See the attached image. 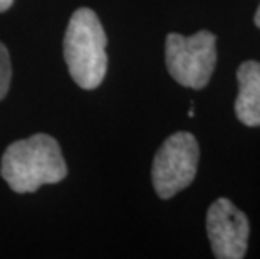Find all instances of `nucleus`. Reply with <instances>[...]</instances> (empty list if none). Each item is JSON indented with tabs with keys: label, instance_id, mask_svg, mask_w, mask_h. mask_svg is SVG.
I'll return each mask as SVG.
<instances>
[{
	"label": "nucleus",
	"instance_id": "1a4fd4ad",
	"mask_svg": "<svg viewBox=\"0 0 260 259\" xmlns=\"http://www.w3.org/2000/svg\"><path fill=\"white\" fill-rule=\"evenodd\" d=\"M253 22H255V25L260 29V5H258L257 12H255V17H253Z\"/></svg>",
	"mask_w": 260,
	"mask_h": 259
},
{
	"label": "nucleus",
	"instance_id": "423d86ee",
	"mask_svg": "<svg viewBox=\"0 0 260 259\" xmlns=\"http://www.w3.org/2000/svg\"><path fill=\"white\" fill-rule=\"evenodd\" d=\"M239 96L235 100V114L242 125L260 126V63L245 61L237 71Z\"/></svg>",
	"mask_w": 260,
	"mask_h": 259
},
{
	"label": "nucleus",
	"instance_id": "0eeeda50",
	"mask_svg": "<svg viewBox=\"0 0 260 259\" xmlns=\"http://www.w3.org/2000/svg\"><path fill=\"white\" fill-rule=\"evenodd\" d=\"M10 78H12V64L7 47L0 42V100H4L9 91Z\"/></svg>",
	"mask_w": 260,
	"mask_h": 259
},
{
	"label": "nucleus",
	"instance_id": "f257e3e1",
	"mask_svg": "<svg viewBox=\"0 0 260 259\" xmlns=\"http://www.w3.org/2000/svg\"><path fill=\"white\" fill-rule=\"evenodd\" d=\"M0 174L17 194H30L68 175V165L56 138L46 133L14 141L2 157Z\"/></svg>",
	"mask_w": 260,
	"mask_h": 259
},
{
	"label": "nucleus",
	"instance_id": "f03ea898",
	"mask_svg": "<svg viewBox=\"0 0 260 259\" xmlns=\"http://www.w3.org/2000/svg\"><path fill=\"white\" fill-rule=\"evenodd\" d=\"M106 32L91 9H77L64 36V59L82 90H96L108 71Z\"/></svg>",
	"mask_w": 260,
	"mask_h": 259
},
{
	"label": "nucleus",
	"instance_id": "39448f33",
	"mask_svg": "<svg viewBox=\"0 0 260 259\" xmlns=\"http://www.w3.org/2000/svg\"><path fill=\"white\" fill-rule=\"evenodd\" d=\"M207 234L213 256L242 259L247 254L250 224L247 216L225 197L215 200L207 212Z\"/></svg>",
	"mask_w": 260,
	"mask_h": 259
},
{
	"label": "nucleus",
	"instance_id": "6e6552de",
	"mask_svg": "<svg viewBox=\"0 0 260 259\" xmlns=\"http://www.w3.org/2000/svg\"><path fill=\"white\" fill-rule=\"evenodd\" d=\"M14 0H0V12H5L7 9L12 7Z\"/></svg>",
	"mask_w": 260,
	"mask_h": 259
},
{
	"label": "nucleus",
	"instance_id": "20e7f679",
	"mask_svg": "<svg viewBox=\"0 0 260 259\" xmlns=\"http://www.w3.org/2000/svg\"><path fill=\"white\" fill-rule=\"evenodd\" d=\"M200 147L188 131H176L159 147L153 160L151 180L159 199H171L195 180Z\"/></svg>",
	"mask_w": 260,
	"mask_h": 259
},
{
	"label": "nucleus",
	"instance_id": "7ed1b4c3",
	"mask_svg": "<svg viewBox=\"0 0 260 259\" xmlns=\"http://www.w3.org/2000/svg\"><path fill=\"white\" fill-rule=\"evenodd\" d=\"M168 73L178 84L203 90L213 76L217 64V37L200 31L190 37L171 32L165 46Z\"/></svg>",
	"mask_w": 260,
	"mask_h": 259
}]
</instances>
